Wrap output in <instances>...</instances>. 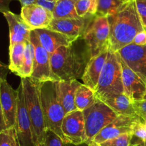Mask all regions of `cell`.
<instances>
[{"label":"cell","instance_id":"1","mask_svg":"<svg viewBox=\"0 0 146 146\" xmlns=\"http://www.w3.org/2000/svg\"><path fill=\"white\" fill-rule=\"evenodd\" d=\"M108 20L109 47L113 52L131 44L135 35L145 29L138 12L136 0H125Z\"/></svg>","mask_w":146,"mask_h":146},{"label":"cell","instance_id":"2","mask_svg":"<svg viewBox=\"0 0 146 146\" xmlns=\"http://www.w3.org/2000/svg\"><path fill=\"white\" fill-rule=\"evenodd\" d=\"M94 92L96 97L102 102L124 93L122 68L117 52L111 50L108 51L98 85Z\"/></svg>","mask_w":146,"mask_h":146},{"label":"cell","instance_id":"3","mask_svg":"<svg viewBox=\"0 0 146 146\" xmlns=\"http://www.w3.org/2000/svg\"><path fill=\"white\" fill-rule=\"evenodd\" d=\"M24 98L33 130L34 145L39 146L44 141L46 127L40 98L41 82L31 77L21 78Z\"/></svg>","mask_w":146,"mask_h":146},{"label":"cell","instance_id":"4","mask_svg":"<svg viewBox=\"0 0 146 146\" xmlns=\"http://www.w3.org/2000/svg\"><path fill=\"white\" fill-rule=\"evenodd\" d=\"M51 72L56 81L76 80L84 73V62L72 45L63 46L51 55Z\"/></svg>","mask_w":146,"mask_h":146},{"label":"cell","instance_id":"5","mask_svg":"<svg viewBox=\"0 0 146 146\" xmlns=\"http://www.w3.org/2000/svg\"><path fill=\"white\" fill-rule=\"evenodd\" d=\"M40 98L44 113L45 127L59 135L65 143L61 124L66 113L60 103L55 87V82L47 81L40 84Z\"/></svg>","mask_w":146,"mask_h":146},{"label":"cell","instance_id":"6","mask_svg":"<svg viewBox=\"0 0 146 146\" xmlns=\"http://www.w3.org/2000/svg\"><path fill=\"white\" fill-rule=\"evenodd\" d=\"M83 113L85 120L87 143L92 141L106 126L118 115L105 102L98 99L92 105L84 110Z\"/></svg>","mask_w":146,"mask_h":146},{"label":"cell","instance_id":"7","mask_svg":"<svg viewBox=\"0 0 146 146\" xmlns=\"http://www.w3.org/2000/svg\"><path fill=\"white\" fill-rule=\"evenodd\" d=\"M83 36L91 57L110 50L108 17L96 16Z\"/></svg>","mask_w":146,"mask_h":146},{"label":"cell","instance_id":"8","mask_svg":"<svg viewBox=\"0 0 146 146\" xmlns=\"http://www.w3.org/2000/svg\"><path fill=\"white\" fill-rule=\"evenodd\" d=\"M29 40L34 47V66L31 78L40 82H55V78L51 72V55L41 45L34 30L31 31Z\"/></svg>","mask_w":146,"mask_h":146},{"label":"cell","instance_id":"9","mask_svg":"<svg viewBox=\"0 0 146 146\" xmlns=\"http://www.w3.org/2000/svg\"><path fill=\"white\" fill-rule=\"evenodd\" d=\"M65 143L80 145L86 143L84 113L76 110L65 115L61 124Z\"/></svg>","mask_w":146,"mask_h":146},{"label":"cell","instance_id":"10","mask_svg":"<svg viewBox=\"0 0 146 146\" xmlns=\"http://www.w3.org/2000/svg\"><path fill=\"white\" fill-rule=\"evenodd\" d=\"M17 92L18 104L16 124L14 127L17 130L20 146H35L33 137L32 126L26 106L24 89L21 82L17 89Z\"/></svg>","mask_w":146,"mask_h":146},{"label":"cell","instance_id":"11","mask_svg":"<svg viewBox=\"0 0 146 146\" xmlns=\"http://www.w3.org/2000/svg\"><path fill=\"white\" fill-rule=\"evenodd\" d=\"M140 120H142L138 115H119L111 123L106 126L93 140L101 144L106 140L114 138L122 134L132 133L134 125Z\"/></svg>","mask_w":146,"mask_h":146},{"label":"cell","instance_id":"12","mask_svg":"<svg viewBox=\"0 0 146 146\" xmlns=\"http://www.w3.org/2000/svg\"><path fill=\"white\" fill-rule=\"evenodd\" d=\"M117 52L125 64L146 82V44L141 46L131 43Z\"/></svg>","mask_w":146,"mask_h":146},{"label":"cell","instance_id":"13","mask_svg":"<svg viewBox=\"0 0 146 146\" xmlns=\"http://www.w3.org/2000/svg\"><path fill=\"white\" fill-rule=\"evenodd\" d=\"M120 61L122 68L124 93L132 102L145 100L146 99V82L125 64L121 57Z\"/></svg>","mask_w":146,"mask_h":146},{"label":"cell","instance_id":"14","mask_svg":"<svg viewBox=\"0 0 146 146\" xmlns=\"http://www.w3.org/2000/svg\"><path fill=\"white\" fill-rule=\"evenodd\" d=\"M20 15L31 30L48 28L54 19L51 11L36 4L21 7Z\"/></svg>","mask_w":146,"mask_h":146},{"label":"cell","instance_id":"15","mask_svg":"<svg viewBox=\"0 0 146 146\" xmlns=\"http://www.w3.org/2000/svg\"><path fill=\"white\" fill-rule=\"evenodd\" d=\"M95 17L87 16L77 19H54L47 29L78 39L84 35Z\"/></svg>","mask_w":146,"mask_h":146},{"label":"cell","instance_id":"16","mask_svg":"<svg viewBox=\"0 0 146 146\" xmlns=\"http://www.w3.org/2000/svg\"><path fill=\"white\" fill-rule=\"evenodd\" d=\"M18 92L14 90L7 80H4L0 84V101L7 127L15 126L17 113Z\"/></svg>","mask_w":146,"mask_h":146},{"label":"cell","instance_id":"17","mask_svg":"<svg viewBox=\"0 0 146 146\" xmlns=\"http://www.w3.org/2000/svg\"><path fill=\"white\" fill-rule=\"evenodd\" d=\"M38 37L41 45L50 54H53L56 50L63 46H71L78 40L76 37H71L58 31L49 29H38L34 30Z\"/></svg>","mask_w":146,"mask_h":146},{"label":"cell","instance_id":"18","mask_svg":"<svg viewBox=\"0 0 146 146\" xmlns=\"http://www.w3.org/2000/svg\"><path fill=\"white\" fill-rule=\"evenodd\" d=\"M9 28V46L25 42L30 40V34L32 30L24 22L21 15L9 11L4 13Z\"/></svg>","mask_w":146,"mask_h":146},{"label":"cell","instance_id":"19","mask_svg":"<svg viewBox=\"0 0 146 146\" xmlns=\"http://www.w3.org/2000/svg\"><path fill=\"white\" fill-rule=\"evenodd\" d=\"M109 50H106L90 58L84 70L81 80L84 84L95 91L98 85L100 75L106 60Z\"/></svg>","mask_w":146,"mask_h":146},{"label":"cell","instance_id":"20","mask_svg":"<svg viewBox=\"0 0 146 146\" xmlns=\"http://www.w3.org/2000/svg\"><path fill=\"white\" fill-rule=\"evenodd\" d=\"M81 84L77 80L55 81L57 96L66 114L77 110L75 104V94L77 88Z\"/></svg>","mask_w":146,"mask_h":146},{"label":"cell","instance_id":"21","mask_svg":"<svg viewBox=\"0 0 146 146\" xmlns=\"http://www.w3.org/2000/svg\"><path fill=\"white\" fill-rule=\"evenodd\" d=\"M104 102H105L118 115H137L132 100L125 93H122L116 97L108 99Z\"/></svg>","mask_w":146,"mask_h":146},{"label":"cell","instance_id":"22","mask_svg":"<svg viewBox=\"0 0 146 146\" xmlns=\"http://www.w3.org/2000/svg\"><path fill=\"white\" fill-rule=\"evenodd\" d=\"M25 42L16 44L13 46H9V70L15 74L20 76L22 70L24 60V50Z\"/></svg>","mask_w":146,"mask_h":146},{"label":"cell","instance_id":"23","mask_svg":"<svg viewBox=\"0 0 146 146\" xmlns=\"http://www.w3.org/2000/svg\"><path fill=\"white\" fill-rule=\"evenodd\" d=\"M95 92L90 87L81 84L77 88L75 94V104L77 110L84 111L92 105L97 100Z\"/></svg>","mask_w":146,"mask_h":146},{"label":"cell","instance_id":"24","mask_svg":"<svg viewBox=\"0 0 146 146\" xmlns=\"http://www.w3.org/2000/svg\"><path fill=\"white\" fill-rule=\"evenodd\" d=\"M54 19L80 18L76 10L75 2L71 0H58L52 11Z\"/></svg>","mask_w":146,"mask_h":146},{"label":"cell","instance_id":"25","mask_svg":"<svg viewBox=\"0 0 146 146\" xmlns=\"http://www.w3.org/2000/svg\"><path fill=\"white\" fill-rule=\"evenodd\" d=\"M34 60V47L30 40L26 42L24 50V60L22 70L19 77L21 78L31 77L33 72Z\"/></svg>","mask_w":146,"mask_h":146},{"label":"cell","instance_id":"26","mask_svg":"<svg viewBox=\"0 0 146 146\" xmlns=\"http://www.w3.org/2000/svg\"><path fill=\"white\" fill-rule=\"evenodd\" d=\"M125 0H98L96 15L111 17L113 15Z\"/></svg>","mask_w":146,"mask_h":146},{"label":"cell","instance_id":"27","mask_svg":"<svg viewBox=\"0 0 146 146\" xmlns=\"http://www.w3.org/2000/svg\"><path fill=\"white\" fill-rule=\"evenodd\" d=\"M98 0H79L75 2L76 12L80 17L96 16L98 10Z\"/></svg>","mask_w":146,"mask_h":146},{"label":"cell","instance_id":"28","mask_svg":"<svg viewBox=\"0 0 146 146\" xmlns=\"http://www.w3.org/2000/svg\"><path fill=\"white\" fill-rule=\"evenodd\" d=\"M0 146H20L14 126L0 131Z\"/></svg>","mask_w":146,"mask_h":146},{"label":"cell","instance_id":"29","mask_svg":"<svg viewBox=\"0 0 146 146\" xmlns=\"http://www.w3.org/2000/svg\"><path fill=\"white\" fill-rule=\"evenodd\" d=\"M133 135L132 133H125L114 138L106 140L101 143V146H133L132 139Z\"/></svg>","mask_w":146,"mask_h":146},{"label":"cell","instance_id":"30","mask_svg":"<svg viewBox=\"0 0 146 146\" xmlns=\"http://www.w3.org/2000/svg\"><path fill=\"white\" fill-rule=\"evenodd\" d=\"M66 143L59 135L49 129H46L45 132L42 146H65Z\"/></svg>","mask_w":146,"mask_h":146},{"label":"cell","instance_id":"31","mask_svg":"<svg viewBox=\"0 0 146 146\" xmlns=\"http://www.w3.org/2000/svg\"><path fill=\"white\" fill-rule=\"evenodd\" d=\"M132 133L133 137H136L138 140L146 141V127L143 120H140L134 125Z\"/></svg>","mask_w":146,"mask_h":146},{"label":"cell","instance_id":"32","mask_svg":"<svg viewBox=\"0 0 146 146\" xmlns=\"http://www.w3.org/2000/svg\"><path fill=\"white\" fill-rule=\"evenodd\" d=\"M134 109L137 115L143 122L146 121V99L133 102Z\"/></svg>","mask_w":146,"mask_h":146},{"label":"cell","instance_id":"33","mask_svg":"<svg viewBox=\"0 0 146 146\" xmlns=\"http://www.w3.org/2000/svg\"><path fill=\"white\" fill-rule=\"evenodd\" d=\"M138 12L146 29V0H136Z\"/></svg>","mask_w":146,"mask_h":146},{"label":"cell","instance_id":"34","mask_svg":"<svg viewBox=\"0 0 146 146\" xmlns=\"http://www.w3.org/2000/svg\"><path fill=\"white\" fill-rule=\"evenodd\" d=\"M137 45H145L146 44V29L140 31L134 37L133 42Z\"/></svg>","mask_w":146,"mask_h":146},{"label":"cell","instance_id":"35","mask_svg":"<svg viewBox=\"0 0 146 146\" xmlns=\"http://www.w3.org/2000/svg\"><path fill=\"white\" fill-rule=\"evenodd\" d=\"M56 3V1H48V0H36L35 4L41 6V7H44L45 9L52 12L54 7H55Z\"/></svg>","mask_w":146,"mask_h":146},{"label":"cell","instance_id":"36","mask_svg":"<svg viewBox=\"0 0 146 146\" xmlns=\"http://www.w3.org/2000/svg\"><path fill=\"white\" fill-rule=\"evenodd\" d=\"M14 0H0V12L5 13L9 10V4Z\"/></svg>","mask_w":146,"mask_h":146},{"label":"cell","instance_id":"37","mask_svg":"<svg viewBox=\"0 0 146 146\" xmlns=\"http://www.w3.org/2000/svg\"><path fill=\"white\" fill-rule=\"evenodd\" d=\"M7 125H6L5 121H4V114H3V110L2 107H1V101H0V131L4 130L7 129Z\"/></svg>","mask_w":146,"mask_h":146},{"label":"cell","instance_id":"38","mask_svg":"<svg viewBox=\"0 0 146 146\" xmlns=\"http://www.w3.org/2000/svg\"><path fill=\"white\" fill-rule=\"evenodd\" d=\"M21 4V7L31 4H35L36 0H19Z\"/></svg>","mask_w":146,"mask_h":146},{"label":"cell","instance_id":"39","mask_svg":"<svg viewBox=\"0 0 146 146\" xmlns=\"http://www.w3.org/2000/svg\"><path fill=\"white\" fill-rule=\"evenodd\" d=\"M133 146H145V142L141 141V140H138V142L133 143Z\"/></svg>","mask_w":146,"mask_h":146},{"label":"cell","instance_id":"40","mask_svg":"<svg viewBox=\"0 0 146 146\" xmlns=\"http://www.w3.org/2000/svg\"><path fill=\"white\" fill-rule=\"evenodd\" d=\"M65 146H89L87 143H83V144L80 145H73V144H68V143H66Z\"/></svg>","mask_w":146,"mask_h":146},{"label":"cell","instance_id":"41","mask_svg":"<svg viewBox=\"0 0 146 146\" xmlns=\"http://www.w3.org/2000/svg\"><path fill=\"white\" fill-rule=\"evenodd\" d=\"M88 144L89 146H101V144H99V143H96V142H94V140L89 142Z\"/></svg>","mask_w":146,"mask_h":146},{"label":"cell","instance_id":"42","mask_svg":"<svg viewBox=\"0 0 146 146\" xmlns=\"http://www.w3.org/2000/svg\"><path fill=\"white\" fill-rule=\"evenodd\" d=\"M5 79H6V75H4V74H1V73H0V84H1V82H2L4 80H5Z\"/></svg>","mask_w":146,"mask_h":146},{"label":"cell","instance_id":"43","mask_svg":"<svg viewBox=\"0 0 146 146\" xmlns=\"http://www.w3.org/2000/svg\"><path fill=\"white\" fill-rule=\"evenodd\" d=\"M71 1H74V2H76V1H79V0H71Z\"/></svg>","mask_w":146,"mask_h":146},{"label":"cell","instance_id":"44","mask_svg":"<svg viewBox=\"0 0 146 146\" xmlns=\"http://www.w3.org/2000/svg\"><path fill=\"white\" fill-rule=\"evenodd\" d=\"M48 1H57L58 0H48Z\"/></svg>","mask_w":146,"mask_h":146},{"label":"cell","instance_id":"45","mask_svg":"<svg viewBox=\"0 0 146 146\" xmlns=\"http://www.w3.org/2000/svg\"><path fill=\"white\" fill-rule=\"evenodd\" d=\"M144 123H145V127H146V121L144 122Z\"/></svg>","mask_w":146,"mask_h":146},{"label":"cell","instance_id":"46","mask_svg":"<svg viewBox=\"0 0 146 146\" xmlns=\"http://www.w3.org/2000/svg\"><path fill=\"white\" fill-rule=\"evenodd\" d=\"M145 146H146V141H145Z\"/></svg>","mask_w":146,"mask_h":146},{"label":"cell","instance_id":"47","mask_svg":"<svg viewBox=\"0 0 146 146\" xmlns=\"http://www.w3.org/2000/svg\"><path fill=\"white\" fill-rule=\"evenodd\" d=\"M39 146H42V145H40Z\"/></svg>","mask_w":146,"mask_h":146}]
</instances>
